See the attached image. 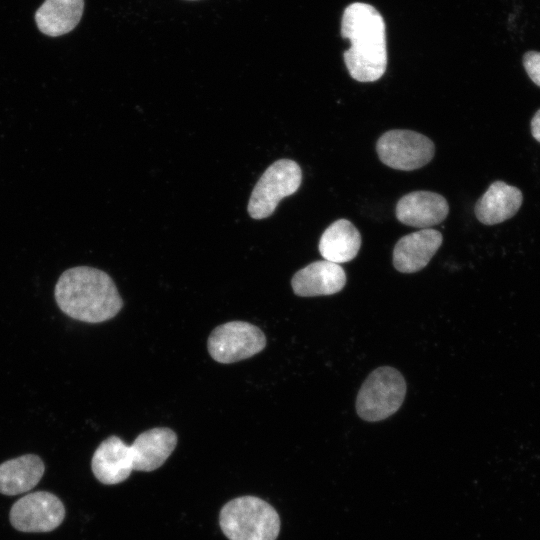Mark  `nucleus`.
<instances>
[{
	"label": "nucleus",
	"instance_id": "obj_5",
	"mask_svg": "<svg viewBox=\"0 0 540 540\" xmlns=\"http://www.w3.org/2000/svg\"><path fill=\"white\" fill-rule=\"evenodd\" d=\"M406 382L395 368L375 369L362 384L356 399L357 414L366 421H381L401 407L406 395Z\"/></svg>",
	"mask_w": 540,
	"mask_h": 540
},
{
	"label": "nucleus",
	"instance_id": "obj_19",
	"mask_svg": "<svg viewBox=\"0 0 540 540\" xmlns=\"http://www.w3.org/2000/svg\"><path fill=\"white\" fill-rule=\"evenodd\" d=\"M185 1H199V0H185Z\"/></svg>",
	"mask_w": 540,
	"mask_h": 540
},
{
	"label": "nucleus",
	"instance_id": "obj_17",
	"mask_svg": "<svg viewBox=\"0 0 540 540\" xmlns=\"http://www.w3.org/2000/svg\"><path fill=\"white\" fill-rule=\"evenodd\" d=\"M523 66L530 79L540 87V52L528 51L522 58Z\"/></svg>",
	"mask_w": 540,
	"mask_h": 540
},
{
	"label": "nucleus",
	"instance_id": "obj_7",
	"mask_svg": "<svg viewBox=\"0 0 540 540\" xmlns=\"http://www.w3.org/2000/svg\"><path fill=\"white\" fill-rule=\"evenodd\" d=\"M265 346L266 337L262 330L245 321H230L217 326L207 341L211 357L223 364L250 358Z\"/></svg>",
	"mask_w": 540,
	"mask_h": 540
},
{
	"label": "nucleus",
	"instance_id": "obj_10",
	"mask_svg": "<svg viewBox=\"0 0 540 540\" xmlns=\"http://www.w3.org/2000/svg\"><path fill=\"white\" fill-rule=\"evenodd\" d=\"M448 212L446 199L431 191L408 193L396 205V217L401 223L423 229L440 224Z\"/></svg>",
	"mask_w": 540,
	"mask_h": 540
},
{
	"label": "nucleus",
	"instance_id": "obj_15",
	"mask_svg": "<svg viewBox=\"0 0 540 540\" xmlns=\"http://www.w3.org/2000/svg\"><path fill=\"white\" fill-rule=\"evenodd\" d=\"M45 466L41 458L26 454L0 464V493L18 495L34 488L41 480Z\"/></svg>",
	"mask_w": 540,
	"mask_h": 540
},
{
	"label": "nucleus",
	"instance_id": "obj_13",
	"mask_svg": "<svg viewBox=\"0 0 540 540\" xmlns=\"http://www.w3.org/2000/svg\"><path fill=\"white\" fill-rule=\"evenodd\" d=\"M522 200V192L517 187L495 181L477 201L475 215L485 225L499 224L518 212Z\"/></svg>",
	"mask_w": 540,
	"mask_h": 540
},
{
	"label": "nucleus",
	"instance_id": "obj_3",
	"mask_svg": "<svg viewBox=\"0 0 540 540\" xmlns=\"http://www.w3.org/2000/svg\"><path fill=\"white\" fill-rule=\"evenodd\" d=\"M55 299L66 315L88 323L112 319L123 306L111 277L88 266L64 271L55 286Z\"/></svg>",
	"mask_w": 540,
	"mask_h": 540
},
{
	"label": "nucleus",
	"instance_id": "obj_18",
	"mask_svg": "<svg viewBox=\"0 0 540 540\" xmlns=\"http://www.w3.org/2000/svg\"><path fill=\"white\" fill-rule=\"evenodd\" d=\"M531 133L534 139L540 142V109L534 114L531 120Z\"/></svg>",
	"mask_w": 540,
	"mask_h": 540
},
{
	"label": "nucleus",
	"instance_id": "obj_8",
	"mask_svg": "<svg viewBox=\"0 0 540 540\" xmlns=\"http://www.w3.org/2000/svg\"><path fill=\"white\" fill-rule=\"evenodd\" d=\"M376 151L383 164L396 170L412 171L428 164L435 146L427 136L411 130H390L378 139Z\"/></svg>",
	"mask_w": 540,
	"mask_h": 540
},
{
	"label": "nucleus",
	"instance_id": "obj_6",
	"mask_svg": "<svg viewBox=\"0 0 540 540\" xmlns=\"http://www.w3.org/2000/svg\"><path fill=\"white\" fill-rule=\"evenodd\" d=\"M301 182L302 171L295 161H275L264 171L251 193L247 207L249 215L257 220L269 217L284 197L298 190Z\"/></svg>",
	"mask_w": 540,
	"mask_h": 540
},
{
	"label": "nucleus",
	"instance_id": "obj_2",
	"mask_svg": "<svg viewBox=\"0 0 540 540\" xmlns=\"http://www.w3.org/2000/svg\"><path fill=\"white\" fill-rule=\"evenodd\" d=\"M341 35L350 41L343 54L350 76L359 82L380 79L387 66L385 23L370 4L354 2L342 16Z\"/></svg>",
	"mask_w": 540,
	"mask_h": 540
},
{
	"label": "nucleus",
	"instance_id": "obj_9",
	"mask_svg": "<svg viewBox=\"0 0 540 540\" xmlns=\"http://www.w3.org/2000/svg\"><path fill=\"white\" fill-rule=\"evenodd\" d=\"M65 508L54 494L38 491L17 500L10 510L12 526L22 532H50L64 520Z\"/></svg>",
	"mask_w": 540,
	"mask_h": 540
},
{
	"label": "nucleus",
	"instance_id": "obj_12",
	"mask_svg": "<svg viewBox=\"0 0 540 540\" xmlns=\"http://www.w3.org/2000/svg\"><path fill=\"white\" fill-rule=\"evenodd\" d=\"M345 283L344 269L327 260L310 263L297 271L291 280L294 293L301 297L332 295L341 291Z\"/></svg>",
	"mask_w": 540,
	"mask_h": 540
},
{
	"label": "nucleus",
	"instance_id": "obj_4",
	"mask_svg": "<svg viewBox=\"0 0 540 540\" xmlns=\"http://www.w3.org/2000/svg\"><path fill=\"white\" fill-rule=\"evenodd\" d=\"M219 524L229 540H276L280 531L277 511L254 496L227 502L220 511Z\"/></svg>",
	"mask_w": 540,
	"mask_h": 540
},
{
	"label": "nucleus",
	"instance_id": "obj_1",
	"mask_svg": "<svg viewBox=\"0 0 540 540\" xmlns=\"http://www.w3.org/2000/svg\"><path fill=\"white\" fill-rule=\"evenodd\" d=\"M176 445V433L166 427L142 432L131 445L113 435L95 450L91 468L101 483L118 484L126 480L133 470L149 472L162 466Z\"/></svg>",
	"mask_w": 540,
	"mask_h": 540
},
{
	"label": "nucleus",
	"instance_id": "obj_14",
	"mask_svg": "<svg viewBox=\"0 0 540 540\" xmlns=\"http://www.w3.org/2000/svg\"><path fill=\"white\" fill-rule=\"evenodd\" d=\"M84 0H45L34 19L40 32L57 37L72 31L80 22Z\"/></svg>",
	"mask_w": 540,
	"mask_h": 540
},
{
	"label": "nucleus",
	"instance_id": "obj_16",
	"mask_svg": "<svg viewBox=\"0 0 540 540\" xmlns=\"http://www.w3.org/2000/svg\"><path fill=\"white\" fill-rule=\"evenodd\" d=\"M318 247L325 260L336 264L345 263L357 256L361 247V235L349 220L339 219L326 228Z\"/></svg>",
	"mask_w": 540,
	"mask_h": 540
},
{
	"label": "nucleus",
	"instance_id": "obj_11",
	"mask_svg": "<svg viewBox=\"0 0 540 540\" xmlns=\"http://www.w3.org/2000/svg\"><path fill=\"white\" fill-rule=\"evenodd\" d=\"M442 234L431 228L403 236L393 250V265L401 273H414L423 269L440 248Z\"/></svg>",
	"mask_w": 540,
	"mask_h": 540
}]
</instances>
